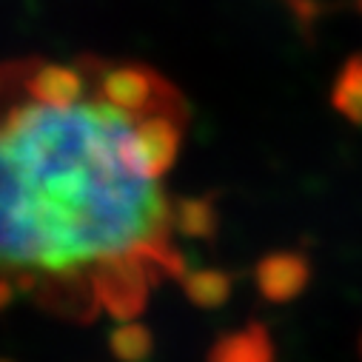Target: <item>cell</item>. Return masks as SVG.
Returning <instances> with one entry per match:
<instances>
[{
  "mask_svg": "<svg viewBox=\"0 0 362 362\" xmlns=\"http://www.w3.org/2000/svg\"><path fill=\"white\" fill-rule=\"evenodd\" d=\"M98 57L0 63V286L66 317H137L186 280L171 203L137 117L100 88Z\"/></svg>",
  "mask_w": 362,
  "mask_h": 362,
  "instance_id": "cell-1",
  "label": "cell"
},
{
  "mask_svg": "<svg viewBox=\"0 0 362 362\" xmlns=\"http://www.w3.org/2000/svg\"><path fill=\"white\" fill-rule=\"evenodd\" d=\"M137 143L151 177L160 180L177 163L180 143H183V120L163 112L143 115L137 117Z\"/></svg>",
  "mask_w": 362,
  "mask_h": 362,
  "instance_id": "cell-2",
  "label": "cell"
},
{
  "mask_svg": "<svg viewBox=\"0 0 362 362\" xmlns=\"http://www.w3.org/2000/svg\"><path fill=\"white\" fill-rule=\"evenodd\" d=\"M308 259L291 251H280V254H268L259 265H257V286L268 300H291L297 297L305 283H308Z\"/></svg>",
  "mask_w": 362,
  "mask_h": 362,
  "instance_id": "cell-3",
  "label": "cell"
},
{
  "mask_svg": "<svg viewBox=\"0 0 362 362\" xmlns=\"http://www.w3.org/2000/svg\"><path fill=\"white\" fill-rule=\"evenodd\" d=\"M171 226H174L177 237L211 240L217 234L214 197H177L171 203Z\"/></svg>",
  "mask_w": 362,
  "mask_h": 362,
  "instance_id": "cell-4",
  "label": "cell"
},
{
  "mask_svg": "<svg viewBox=\"0 0 362 362\" xmlns=\"http://www.w3.org/2000/svg\"><path fill=\"white\" fill-rule=\"evenodd\" d=\"M331 106L354 126H362V54H351L339 69L331 88Z\"/></svg>",
  "mask_w": 362,
  "mask_h": 362,
  "instance_id": "cell-5",
  "label": "cell"
},
{
  "mask_svg": "<svg viewBox=\"0 0 362 362\" xmlns=\"http://www.w3.org/2000/svg\"><path fill=\"white\" fill-rule=\"evenodd\" d=\"M186 294L197 305H220L231 294V277L214 268L194 271V274H186Z\"/></svg>",
  "mask_w": 362,
  "mask_h": 362,
  "instance_id": "cell-6",
  "label": "cell"
},
{
  "mask_svg": "<svg viewBox=\"0 0 362 362\" xmlns=\"http://www.w3.org/2000/svg\"><path fill=\"white\" fill-rule=\"evenodd\" d=\"M356 6H359V12H362V0H356Z\"/></svg>",
  "mask_w": 362,
  "mask_h": 362,
  "instance_id": "cell-7",
  "label": "cell"
}]
</instances>
